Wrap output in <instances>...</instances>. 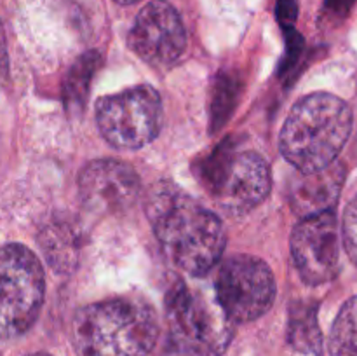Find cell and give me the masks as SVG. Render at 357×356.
I'll use <instances>...</instances> for the list:
<instances>
[{
  "label": "cell",
  "mask_w": 357,
  "mask_h": 356,
  "mask_svg": "<svg viewBox=\"0 0 357 356\" xmlns=\"http://www.w3.org/2000/svg\"><path fill=\"white\" fill-rule=\"evenodd\" d=\"M146 215L166 257L192 276L208 274L222 258L225 229L211 209L171 184H159L146 201Z\"/></svg>",
  "instance_id": "obj_1"
},
{
  "label": "cell",
  "mask_w": 357,
  "mask_h": 356,
  "mask_svg": "<svg viewBox=\"0 0 357 356\" xmlns=\"http://www.w3.org/2000/svg\"><path fill=\"white\" fill-rule=\"evenodd\" d=\"M152 306L136 297H115L77 311L72 325L79 356H146L159 339Z\"/></svg>",
  "instance_id": "obj_2"
},
{
  "label": "cell",
  "mask_w": 357,
  "mask_h": 356,
  "mask_svg": "<svg viewBox=\"0 0 357 356\" xmlns=\"http://www.w3.org/2000/svg\"><path fill=\"white\" fill-rule=\"evenodd\" d=\"M352 133V110L330 93H312L293 105L279 147L296 171L310 173L337 161Z\"/></svg>",
  "instance_id": "obj_3"
},
{
  "label": "cell",
  "mask_w": 357,
  "mask_h": 356,
  "mask_svg": "<svg viewBox=\"0 0 357 356\" xmlns=\"http://www.w3.org/2000/svg\"><path fill=\"white\" fill-rule=\"evenodd\" d=\"M234 337V323L201 286L178 281L166 297L164 356H223Z\"/></svg>",
  "instance_id": "obj_4"
},
{
  "label": "cell",
  "mask_w": 357,
  "mask_h": 356,
  "mask_svg": "<svg viewBox=\"0 0 357 356\" xmlns=\"http://www.w3.org/2000/svg\"><path fill=\"white\" fill-rule=\"evenodd\" d=\"M45 278L37 255L23 244L0 246V339H16L37 321Z\"/></svg>",
  "instance_id": "obj_5"
},
{
  "label": "cell",
  "mask_w": 357,
  "mask_h": 356,
  "mask_svg": "<svg viewBox=\"0 0 357 356\" xmlns=\"http://www.w3.org/2000/svg\"><path fill=\"white\" fill-rule=\"evenodd\" d=\"M204 184L223 212L244 215L267 199L271 168L255 150L218 149L204 166Z\"/></svg>",
  "instance_id": "obj_6"
},
{
  "label": "cell",
  "mask_w": 357,
  "mask_h": 356,
  "mask_svg": "<svg viewBox=\"0 0 357 356\" xmlns=\"http://www.w3.org/2000/svg\"><path fill=\"white\" fill-rule=\"evenodd\" d=\"M101 135L119 149H142L157 138L164 122L162 100L152 86H135L103 96L96 105Z\"/></svg>",
  "instance_id": "obj_7"
},
{
  "label": "cell",
  "mask_w": 357,
  "mask_h": 356,
  "mask_svg": "<svg viewBox=\"0 0 357 356\" xmlns=\"http://www.w3.org/2000/svg\"><path fill=\"white\" fill-rule=\"evenodd\" d=\"M213 293L232 323H246L271 309L275 299V279L261 258L232 255L220 265Z\"/></svg>",
  "instance_id": "obj_8"
},
{
  "label": "cell",
  "mask_w": 357,
  "mask_h": 356,
  "mask_svg": "<svg viewBox=\"0 0 357 356\" xmlns=\"http://www.w3.org/2000/svg\"><path fill=\"white\" fill-rule=\"evenodd\" d=\"M291 257L309 285H324L340 271V230L335 212L305 216L291 234Z\"/></svg>",
  "instance_id": "obj_9"
},
{
  "label": "cell",
  "mask_w": 357,
  "mask_h": 356,
  "mask_svg": "<svg viewBox=\"0 0 357 356\" xmlns=\"http://www.w3.org/2000/svg\"><path fill=\"white\" fill-rule=\"evenodd\" d=\"M129 47L152 66H169L187 47V31L178 10L166 0L146 3L129 31Z\"/></svg>",
  "instance_id": "obj_10"
},
{
  "label": "cell",
  "mask_w": 357,
  "mask_h": 356,
  "mask_svg": "<svg viewBox=\"0 0 357 356\" xmlns=\"http://www.w3.org/2000/svg\"><path fill=\"white\" fill-rule=\"evenodd\" d=\"M80 199L91 212L101 215L131 208L142 192L138 173L117 159L91 161L79 175Z\"/></svg>",
  "instance_id": "obj_11"
},
{
  "label": "cell",
  "mask_w": 357,
  "mask_h": 356,
  "mask_svg": "<svg viewBox=\"0 0 357 356\" xmlns=\"http://www.w3.org/2000/svg\"><path fill=\"white\" fill-rule=\"evenodd\" d=\"M344 181L345 168L337 161L310 173L296 171L288 184L289 206L302 218L331 212L340 198Z\"/></svg>",
  "instance_id": "obj_12"
},
{
  "label": "cell",
  "mask_w": 357,
  "mask_h": 356,
  "mask_svg": "<svg viewBox=\"0 0 357 356\" xmlns=\"http://www.w3.org/2000/svg\"><path fill=\"white\" fill-rule=\"evenodd\" d=\"M40 243L44 246L51 265L58 271H68L70 264H75L79 250V237L68 222H51L42 232Z\"/></svg>",
  "instance_id": "obj_13"
},
{
  "label": "cell",
  "mask_w": 357,
  "mask_h": 356,
  "mask_svg": "<svg viewBox=\"0 0 357 356\" xmlns=\"http://www.w3.org/2000/svg\"><path fill=\"white\" fill-rule=\"evenodd\" d=\"M331 356H357V295L338 313L330 335Z\"/></svg>",
  "instance_id": "obj_14"
},
{
  "label": "cell",
  "mask_w": 357,
  "mask_h": 356,
  "mask_svg": "<svg viewBox=\"0 0 357 356\" xmlns=\"http://www.w3.org/2000/svg\"><path fill=\"white\" fill-rule=\"evenodd\" d=\"M288 339L296 349L303 353H321V332L316 318V307L300 306L298 313L293 311L289 320Z\"/></svg>",
  "instance_id": "obj_15"
},
{
  "label": "cell",
  "mask_w": 357,
  "mask_h": 356,
  "mask_svg": "<svg viewBox=\"0 0 357 356\" xmlns=\"http://www.w3.org/2000/svg\"><path fill=\"white\" fill-rule=\"evenodd\" d=\"M98 65H100V54L96 51H91L87 54H84L73 65L72 72L66 77L65 82V101L70 110L84 107L87 93H89L91 79H93Z\"/></svg>",
  "instance_id": "obj_16"
},
{
  "label": "cell",
  "mask_w": 357,
  "mask_h": 356,
  "mask_svg": "<svg viewBox=\"0 0 357 356\" xmlns=\"http://www.w3.org/2000/svg\"><path fill=\"white\" fill-rule=\"evenodd\" d=\"M342 239L351 260L357 265V198L349 202L342 223Z\"/></svg>",
  "instance_id": "obj_17"
},
{
  "label": "cell",
  "mask_w": 357,
  "mask_h": 356,
  "mask_svg": "<svg viewBox=\"0 0 357 356\" xmlns=\"http://www.w3.org/2000/svg\"><path fill=\"white\" fill-rule=\"evenodd\" d=\"M7 79H9V54H7L6 31L0 21V84L7 82Z\"/></svg>",
  "instance_id": "obj_18"
},
{
  "label": "cell",
  "mask_w": 357,
  "mask_h": 356,
  "mask_svg": "<svg viewBox=\"0 0 357 356\" xmlns=\"http://www.w3.org/2000/svg\"><path fill=\"white\" fill-rule=\"evenodd\" d=\"M298 14V2L296 0H279L278 16L284 23H293Z\"/></svg>",
  "instance_id": "obj_19"
},
{
  "label": "cell",
  "mask_w": 357,
  "mask_h": 356,
  "mask_svg": "<svg viewBox=\"0 0 357 356\" xmlns=\"http://www.w3.org/2000/svg\"><path fill=\"white\" fill-rule=\"evenodd\" d=\"M354 3L356 0H326V9L335 16L344 17L347 16V13L352 9Z\"/></svg>",
  "instance_id": "obj_20"
},
{
  "label": "cell",
  "mask_w": 357,
  "mask_h": 356,
  "mask_svg": "<svg viewBox=\"0 0 357 356\" xmlns=\"http://www.w3.org/2000/svg\"><path fill=\"white\" fill-rule=\"evenodd\" d=\"M117 3H122V6H131V3L139 2V0H115Z\"/></svg>",
  "instance_id": "obj_21"
},
{
  "label": "cell",
  "mask_w": 357,
  "mask_h": 356,
  "mask_svg": "<svg viewBox=\"0 0 357 356\" xmlns=\"http://www.w3.org/2000/svg\"><path fill=\"white\" fill-rule=\"evenodd\" d=\"M28 356H51L47 353H33V355H28Z\"/></svg>",
  "instance_id": "obj_22"
}]
</instances>
